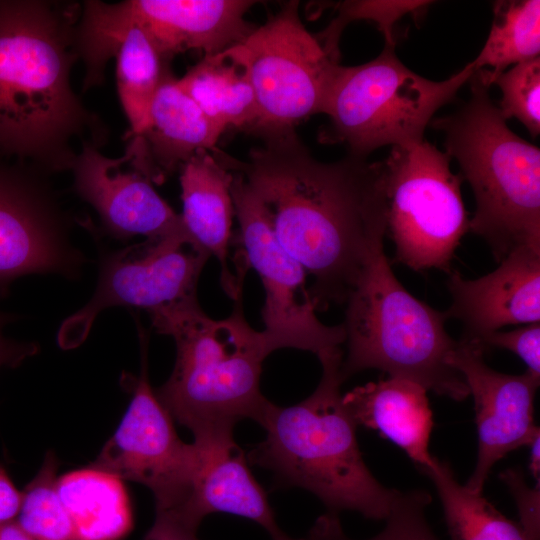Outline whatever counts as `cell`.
<instances>
[{
    "label": "cell",
    "mask_w": 540,
    "mask_h": 540,
    "mask_svg": "<svg viewBox=\"0 0 540 540\" xmlns=\"http://www.w3.org/2000/svg\"><path fill=\"white\" fill-rule=\"evenodd\" d=\"M471 342L480 345L484 350L497 347L512 351L524 361L527 372L540 378L539 322L525 324L511 331H494Z\"/></svg>",
    "instance_id": "31"
},
{
    "label": "cell",
    "mask_w": 540,
    "mask_h": 540,
    "mask_svg": "<svg viewBox=\"0 0 540 540\" xmlns=\"http://www.w3.org/2000/svg\"><path fill=\"white\" fill-rule=\"evenodd\" d=\"M529 447L531 448L529 469L535 481L540 483V432L534 436Z\"/></svg>",
    "instance_id": "36"
},
{
    "label": "cell",
    "mask_w": 540,
    "mask_h": 540,
    "mask_svg": "<svg viewBox=\"0 0 540 540\" xmlns=\"http://www.w3.org/2000/svg\"><path fill=\"white\" fill-rule=\"evenodd\" d=\"M233 173L231 196L239 222L240 251L259 275L265 291L260 331L266 353L283 348L309 351L317 357L346 341L343 324L328 326L316 315L306 286V271L278 242L268 215L239 172Z\"/></svg>",
    "instance_id": "12"
},
{
    "label": "cell",
    "mask_w": 540,
    "mask_h": 540,
    "mask_svg": "<svg viewBox=\"0 0 540 540\" xmlns=\"http://www.w3.org/2000/svg\"><path fill=\"white\" fill-rule=\"evenodd\" d=\"M219 55L247 76L258 109L251 132L260 137L293 130L300 121L324 114L341 67L305 28L299 1L293 0Z\"/></svg>",
    "instance_id": "8"
},
{
    "label": "cell",
    "mask_w": 540,
    "mask_h": 540,
    "mask_svg": "<svg viewBox=\"0 0 540 540\" xmlns=\"http://www.w3.org/2000/svg\"><path fill=\"white\" fill-rule=\"evenodd\" d=\"M271 539L272 540H316L310 535L306 538H292L288 536L287 534H285L282 530L279 531L277 534L271 536Z\"/></svg>",
    "instance_id": "38"
},
{
    "label": "cell",
    "mask_w": 540,
    "mask_h": 540,
    "mask_svg": "<svg viewBox=\"0 0 540 540\" xmlns=\"http://www.w3.org/2000/svg\"><path fill=\"white\" fill-rule=\"evenodd\" d=\"M233 300L232 313L221 320L202 310L197 295L148 312L153 328L171 336L177 351L170 377L155 394L195 442L232 439L235 425L257 421L269 402L260 390L268 356L261 333L244 316L242 289Z\"/></svg>",
    "instance_id": "3"
},
{
    "label": "cell",
    "mask_w": 540,
    "mask_h": 540,
    "mask_svg": "<svg viewBox=\"0 0 540 540\" xmlns=\"http://www.w3.org/2000/svg\"><path fill=\"white\" fill-rule=\"evenodd\" d=\"M184 226L191 238L219 261L221 284L234 299L243 287L247 263L236 262V274L228 265L234 206L233 173L208 150H200L180 168Z\"/></svg>",
    "instance_id": "18"
},
{
    "label": "cell",
    "mask_w": 540,
    "mask_h": 540,
    "mask_svg": "<svg viewBox=\"0 0 540 540\" xmlns=\"http://www.w3.org/2000/svg\"><path fill=\"white\" fill-rule=\"evenodd\" d=\"M469 99L430 123L444 134L475 197L469 231L483 238L500 262L513 249L540 250V149L515 134L474 71Z\"/></svg>",
    "instance_id": "5"
},
{
    "label": "cell",
    "mask_w": 540,
    "mask_h": 540,
    "mask_svg": "<svg viewBox=\"0 0 540 540\" xmlns=\"http://www.w3.org/2000/svg\"><path fill=\"white\" fill-rule=\"evenodd\" d=\"M431 1H380L350 0L337 5L338 14L317 39L326 52L336 61L340 60L339 41L344 28L352 21L368 20L377 25L383 34L385 45L395 47L396 24L408 14L422 12Z\"/></svg>",
    "instance_id": "29"
},
{
    "label": "cell",
    "mask_w": 540,
    "mask_h": 540,
    "mask_svg": "<svg viewBox=\"0 0 540 540\" xmlns=\"http://www.w3.org/2000/svg\"><path fill=\"white\" fill-rule=\"evenodd\" d=\"M145 540H200L196 533L187 532H160L147 533Z\"/></svg>",
    "instance_id": "37"
},
{
    "label": "cell",
    "mask_w": 540,
    "mask_h": 540,
    "mask_svg": "<svg viewBox=\"0 0 540 540\" xmlns=\"http://www.w3.org/2000/svg\"><path fill=\"white\" fill-rule=\"evenodd\" d=\"M141 348L139 377L122 376L132 400L118 428L92 467L140 483L155 498V522L195 530L186 521L198 449L183 442L173 418L158 400L148 377V334L137 321Z\"/></svg>",
    "instance_id": "11"
},
{
    "label": "cell",
    "mask_w": 540,
    "mask_h": 540,
    "mask_svg": "<svg viewBox=\"0 0 540 540\" xmlns=\"http://www.w3.org/2000/svg\"><path fill=\"white\" fill-rule=\"evenodd\" d=\"M81 11L75 2L0 1V151L43 174L71 169L75 140L99 148L108 136L71 87Z\"/></svg>",
    "instance_id": "2"
},
{
    "label": "cell",
    "mask_w": 540,
    "mask_h": 540,
    "mask_svg": "<svg viewBox=\"0 0 540 540\" xmlns=\"http://www.w3.org/2000/svg\"><path fill=\"white\" fill-rule=\"evenodd\" d=\"M0 540H33L16 522L11 520L0 524Z\"/></svg>",
    "instance_id": "35"
},
{
    "label": "cell",
    "mask_w": 540,
    "mask_h": 540,
    "mask_svg": "<svg viewBox=\"0 0 540 540\" xmlns=\"http://www.w3.org/2000/svg\"><path fill=\"white\" fill-rule=\"evenodd\" d=\"M126 139L119 158L106 157L91 143L81 144L70 169L76 193L95 209L103 228L114 238L189 235L181 214L155 190L137 141Z\"/></svg>",
    "instance_id": "14"
},
{
    "label": "cell",
    "mask_w": 540,
    "mask_h": 540,
    "mask_svg": "<svg viewBox=\"0 0 540 540\" xmlns=\"http://www.w3.org/2000/svg\"><path fill=\"white\" fill-rule=\"evenodd\" d=\"M540 55V1H499L486 42L471 61L483 81H493L510 66Z\"/></svg>",
    "instance_id": "25"
},
{
    "label": "cell",
    "mask_w": 540,
    "mask_h": 540,
    "mask_svg": "<svg viewBox=\"0 0 540 540\" xmlns=\"http://www.w3.org/2000/svg\"><path fill=\"white\" fill-rule=\"evenodd\" d=\"M223 132L170 72L156 91L144 128L132 136L139 142L151 181L161 185L198 151L216 148Z\"/></svg>",
    "instance_id": "20"
},
{
    "label": "cell",
    "mask_w": 540,
    "mask_h": 540,
    "mask_svg": "<svg viewBox=\"0 0 540 540\" xmlns=\"http://www.w3.org/2000/svg\"><path fill=\"white\" fill-rule=\"evenodd\" d=\"M246 161L215 148L213 156L239 172L263 205L281 246L310 274L317 310L346 303L387 227L383 161L347 154L316 159L295 130L261 137Z\"/></svg>",
    "instance_id": "1"
},
{
    "label": "cell",
    "mask_w": 540,
    "mask_h": 540,
    "mask_svg": "<svg viewBox=\"0 0 540 540\" xmlns=\"http://www.w3.org/2000/svg\"><path fill=\"white\" fill-rule=\"evenodd\" d=\"M13 319V315L0 311V368L17 367L38 351L35 343L19 342L4 336L3 328Z\"/></svg>",
    "instance_id": "33"
},
{
    "label": "cell",
    "mask_w": 540,
    "mask_h": 540,
    "mask_svg": "<svg viewBox=\"0 0 540 540\" xmlns=\"http://www.w3.org/2000/svg\"><path fill=\"white\" fill-rule=\"evenodd\" d=\"M383 163L386 232L395 244V259L415 271H450L470 225L461 174H454L450 157L425 139L392 147Z\"/></svg>",
    "instance_id": "9"
},
{
    "label": "cell",
    "mask_w": 540,
    "mask_h": 540,
    "mask_svg": "<svg viewBox=\"0 0 540 540\" xmlns=\"http://www.w3.org/2000/svg\"><path fill=\"white\" fill-rule=\"evenodd\" d=\"M484 349L460 339L448 363L464 379L475 407L478 454L474 471L464 485L482 494L492 467L509 452L529 446L540 432L534 424V398L540 378L525 372L505 374L486 365Z\"/></svg>",
    "instance_id": "16"
},
{
    "label": "cell",
    "mask_w": 540,
    "mask_h": 540,
    "mask_svg": "<svg viewBox=\"0 0 540 540\" xmlns=\"http://www.w3.org/2000/svg\"><path fill=\"white\" fill-rule=\"evenodd\" d=\"M500 479L513 495L520 516V525L529 540H540V484L527 486L523 473L517 469H507Z\"/></svg>",
    "instance_id": "32"
},
{
    "label": "cell",
    "mask_w": 540,
    "mask_h": 540,
    "mask_svg": "<svg viewBox=\"0 0 540 540\" xmlns=\"http://www.w3.org/2000/svg\"><path fill=\"white\" fill-rule=\"evenodd\" d=\"M341 349L319 356L322 376L303 401L283 407L269 401L256 421L266 431L248 462L272 471L279 483L300 487L329 509L385 520L398 490L383 486L365 464L356 424L342 403Z\"/></svg>",
    "instance_id": "4"
},
{
    "label": "cell",
    "mask_w": 540,
    "mask_h": 540,
    "mask_svg": "<svg viewBox=\"0 0 540 540\" xmlns=\"http://www.w3.org/2000/svg\"><path fill=\"white\" fill-rule=\"evenodd\" d=\"M346 305L347 354L341 365L345 380L378 369L455 401L469 396L464 379L448 363L457 341L445 329L446 311L430 307L404 288L384 248L373 255Z\"/></svg>",
    "instance_id": "6"
},
{
    "label": "cell",
    "mask_w": 540,
    "mask_h": 540,
    "mask_svg": "<svg viewBox=\"0 0 540 540\" xmlns=\"http://www.w3.org/2000/svg\"><path fill=\"white\" fill-rule=\"evenodd\" d=\"M356 425L378 431L403 449L416 467L432 464L429 440L433 415L427 390L410 380L388 377L342 395Z\"/></svg>",
    "instance_id": "21"
},
{
    "label": "cell",
    "mask_w": 540,
    "mask_h": 540,
    "mask_svg": "<svg viewBox=\"0 0 540 540\" xmlns=\"http://www.w3.org/2000/svg\"><path fill=\"white\" fill-rule=\"evenodd\" d=\"M209 257L188 234L102 251L94 294L62 323L59 343L72 348L83 342L104 309L125 306L149 312L196 295L200 273Z\"/></svg>",
    "instance_id": "13"
},
{
    "label": "cell",
    "mask_w": 540,
    "mask_h": 540,
    "mask_svg": "<svg viewBox=\"0 0 540 540\" xmlns=\"http://www.w3.org/2000/svg\"><path fill=\"white\" fill-rule=\"evenodd\" d=\"M472 62L443 81L405 66L385 45L373 60L341 66L324 114L319 141L343 144L348 154L368 158L378 148L420 142L435 113L452 102L474 73Z\"/></svg>",
    "instance_id": "7"
},
{
    "label": "cell",
    "mask_w": 540,
    "mask_h": 540,
    "mask_svg": "<svg viewBox=\"0 0 540 540\" xmlns=\"http://www.w3.org/2000/svg\"><path fill=\"white\" fill-rule=\"evenodd\" d=\"M29 172L0 165V296L32 273L74 275L83 257L68 242L50 190Z\"/></svg>",
    "instance_id": "15"
},
{
    "label": "cell",
    "mask_w": 540,
    "mask_h": 540,
    "mask_svg": "<svg viewBox=\"0 0 540 540\" xmlns=\"http://www.w3.org/2000/svg\"><path fill=\"white\" fill-rule=\"evenodd\" d=\"M430 502L431 496L425 490L398 491L384 529L367 540H438L425 516ZM309 535L316 540H354L345 534L337 513L333 512L320 516Z\"/></svg>",
    "instance_id": "28"
},
{
    "label": "cell",
    "mask_w": 540,
    "mask_h": 540,
    "mask_svg": "<svg viewBox=\"0 0 540 540\" xmlns=\"http://www.w3.org/2000/svg\"><path fill=\"white\" fill-rule=\"evenodd\" d=\"M452 299L446 313L461 322V339L475 340L507 325L540 321V250L513 249L492 272L465 279L449 271Z\"/></svg>",
    "instance_id": "17"
},
{
    "label": "cell",
    "mask_w": 540,
    "mask_h": 540,
    "mask_svg": "<svg viewBox=\"0 0 540 540\" xmlns=\"http://www.w3.org/2000/svg\"><path fill=\"white\" fill-rule=\"evenodd\" d=\"M57 496L85 540H118L132 526V511L120 477L89 466L56 480Z\"/></svg>",
    "instance_id": "22"
},
{
    "label": "cell",
    "mask_w": 540,
    "mask_h": 540,
    "mask_svg": "<svg viewBox=\"0 0 540 540\" xmlns=\"http://www.w3.org/2000/svg\"><path fill=\"white\" fill-rule=\"evenodd\" d=\"M194 444L198 461L186 511L187 523L198 530L205 516L228 513L257 523L270 537L281 531L266 492L234 439Z\"/></svg>",
    "instance_id": "19"
},
{
    "label": "cell",
    "mask_w": 540,
    "mask_h": 540,
    "mask_svg": "<svg viewBox=\"0 0 540 540\" xmlns=\"http://www.w3.org/2000/svg\"><path fill=\"white\" fill-rule=\"evenodd\" d=\"M22 492L19 491L0 464V524L14 520L21 505Z\"/></svg>",
    "instance_id": "34"
},
{
    "label": "cell",
    "mask_w": 540,
    "mask_h": 540,
    "mask_svg": "<svg viewBox=\"0 0 540 540\" xmlns=\"http://www.w3.org/2000/svg\"><path fill=\"white\" fill-rule=\"evenodd\" d=\"M252 0H127L82 5L77 47L85 67L103 73L127 28L137 26L170 61L188 50L217 55L254 29L245 19Z\"/></svg>",
    "instance_id": "10"
},
{
    "label": "cell",
    "mask_w": 540,
    "mask_h": 540,
    "mask_svg": "<svg viewBox=\"0 0 540 540\" xmlns=\"http://www.w3.org/2000/svg\"><path fill=\"white\" fill-rule=\"evenodd\" d=\"M114 57L117 60V91L130 123V131L125 137H129L144 128L156 91L171 72L170 61L137 26L127 28Z\"/></svg>",
    "instance_id": "26"
},
{
    "label": "cell",
    "mask_w": 540,
    "mask_h": 540,
    "mask_svg": "<svg viewBox=\"0 0 540 540\" xmlns=\"http://www.w3.org/2000/svg\"><path fill=\"white\" fill-rule=\"evenodd\" d=\"M502 93L499 110L505 120L518 119L536 137L540 133V57L516 64L494 81ZM492 84V85H493Z\"/></svg>",
    "instance_id": "30"
},
{
    "label": "cell",
    "mask_w": 540,
    "mask_h": 540,
    "mask_svg": "<svg viewBox=\"0 0 540 540\" xmlns=\"http://www.w3.org/2000/svg\"><path fill=\"white\" fill-rule=\"evenodd\" d=\"M58 462L47 453L33 480L22 491L16 522L33 540H85L56 493Z\"/></svg>",
    "instance_id": "27"
},
{
    "label": "cell",
    "mask_w": 540,
    "mask_h": 540,
    "mask_svg": "<svg viewBox=\"0 0 540 540\" xmlns=\"http://www.w3.org/2000/svg\"><path fill=\"white\" fill-rule=\"evenodd\" d=\"M181 89L217 127L251 132L258 119L253 88L240 67L217 55H205L182 78Z\"/></svg>",
    "instance_id": "23"
},
{
    "label": "cell",
    "mask_w": 540,
    "mask_h": 540,
    "mask_svg": "<svg viewBox=\"0 0 540 540\" xmlns=\"http://www.w3.org/2000/svg\"><path fill=\"white\" fill-rule=\"evenodd\" d=\"M418 470L435 485L451 540H529L520 524L461 485L447 462L434 456L432 464Z\"/></svg>",
    "instance_id": "24"
}]
</instances>
